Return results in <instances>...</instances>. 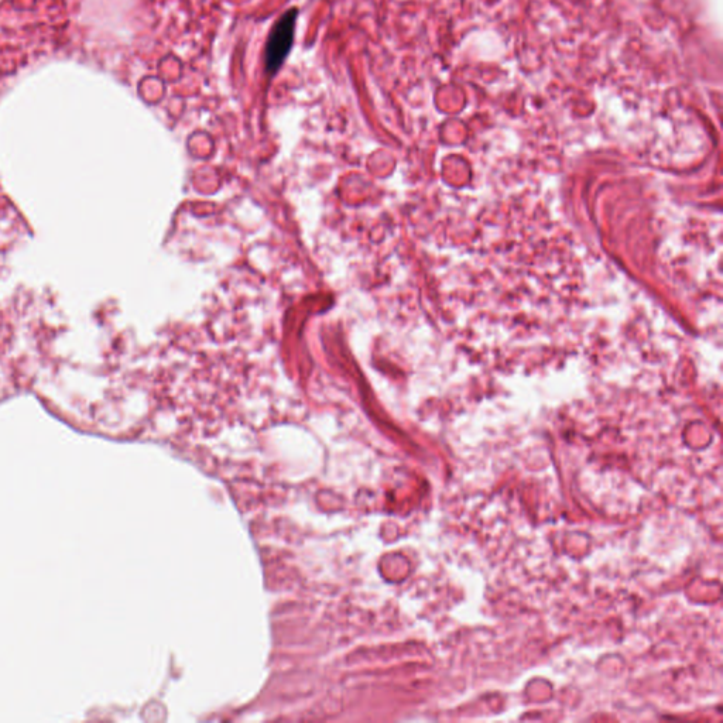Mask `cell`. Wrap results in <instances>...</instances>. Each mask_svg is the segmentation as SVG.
I'll return each mask as SVG.
<instances>
[{
    "instance_id": "cell-1",
    "label": "cell",
    "mask_w": 723,
    "mask_h": 723,
    "mask_svg": "<svg viewBox=\"0 0 723 723\" xmlns=\"http://www.w3.org/2000/svg\"><path fill=\"white\" fill-rule=\"evenodd\" d=\"M297 16L296 9L290 10V12L284 13L279 22L274 25L266 44L267 73H277L289 56L291 46H293L294 32H296Z\"/></svg>"
}]
</instances>
